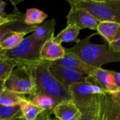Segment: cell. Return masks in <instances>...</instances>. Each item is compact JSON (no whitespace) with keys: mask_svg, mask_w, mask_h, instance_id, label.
I'll list each match as a JSON object with an SVG mask.
<instances>
[{"mask_svg":"<svg viewBox=\"0 0 120 120\" xmlns=\"http://www.w3.org/2000/svg\"><path fill=\"white\" fill-rule=\"evenodd\" d=\"M96 34L79 39L76 45L66 49L74 53L81 61L93 68H102V66L110 63H120V53L112 50L108 44H94L91 39Z\"/></svg>","mask_w":120,"mask_h":120,"instance_id":"1","label":"cell"},{"mask_svg":"<svg viewBox=\"0 0 120 120\" xmlns=\"http://www.w3.org/2000/svg\"><path fill=\"white\" fill-rule=\"evenodd\" d=\"M50 62H38L23 65L29 69L36 86V94L47 95L54 99L57 104L64 101H71L69 91L62 85L50 73Z\"/></svg>","mask_w":120,"mask_h":120,"instance_id":"2","label":"cell"},{"mask_svg":"<svg viewBox=\"0 0 120 120\" xmlns=\"http://www.w3.org/2000/svg\"><path fill=\"white\" fill-rule=\"evenodd\" d=\"M43 44L30 34L25 37L16 47L10 50H0V58L13 61L16 67L32 64L41 60L40 52Z\"/></svg>","mask_w":120,"mask_h":120,"instance_id":"3","label":"cell"},{"mask_svg":"<svg viewBox=\"0 0 120 120\" xmlns=\"http://www.w3.org/2000/svg\"><path fill=\"white\" fill-rule=\"evenodd\" d=\"M68 3L71 6L86 10L99 22L113 21L120 23V10L115 8L110 0H68Z\"/></svg>","mask_w":120,"mask_h":120,"instance_id":"4","label":"cell"},{"mask_svg":"<svg viewBox=\"0 0 120 120\" xmlns=\"http://www.w3.org/2000/svg\"><path fill=\"white\" fill-rule=\"evenodd\" d=\"M4 88L21 95L36 94V86L29 69L25 66L14 68L4 82Z\"/></svg>","mask_w":120,"mask_h":120,"instance_id":"5","label":"cell"},{"mask_svg":"<svg viewBox=\"0 0 120 120\" xmlns=\"http://www.w3.org/2000/svg\"><path fill=\"white\" fill-rule=\"evenodd\" d=\"M68 90L71 94V101L79 110L89 106L98 95L106 93L89 77L83 82L71 85Z\"/></svg>","mask_w":120,"mask_h":120,"instance_id":"6","label":"cell"},{"mask_svg":"<svg viewBox=\"0 0 120 120\" xmlns=\"http://www.w3.org/2000/svg\"><path fill=\"white\" fill-rule=\"evenodd\" d=\"M49 70L52 76L67 89L73 84L85 82L88 77L51 62Z\"/></svg>","mask_w":120,"mask_h":120,"instance_id":"7","label":"cell"},{"mask_svg":"<svg viewBox=\"0 0 120 120\" xmlns=\"http://www.w3.org/2000/svg\"><path fill=\"white\" fill-rule=\"evenodd\" d=\"M67 25H74L82 29L96 30L99 22L88 11L83 8L71 6L66 15Z\"/></svg>","mask_w":120,"mask_h":120,"instance_id":"8","label":"cell"},{"mask_svg":"<svg viewBox=\"0 0 120 120\" xmlns=\"http://www.w3.org/2000/svg\"><path fill=\"white\" fill-rule=\"evenodd\" d=\"M115 72V71L103 68H94L88 77L103 88L106 93H112L119 89Z\"/></svg>","mask_w":120,"mask_h":120,"instance_id":"9","label":"cell"},{"mask_svg":"<svg viewBox=\"0 0 120 120\" xmlns=\"http://www.w3.org/2000/svg\"><path fill=\"white\" fill-rule=\"evenodd\" d=\"M65 50L66 53L62 58L51 63L62 66L63 68L72 70L82 75L89 76L94 68L85 64L72 52L68 51L66 49H65Z\"/></svg>","mask_w":120,"mask_h":120,"instance_id":"10","label":"cell"},{"mask_svg":"<svg viewBox=\"0 0 120 120\" xmlns=\"http://www.w3.org/2000/svg\"><path fill=\"white\" fill-rule=\"evenodd\" d=\"M52 113L58 120H79L82 113L72 101L59 103L53 109Z\"/></svg>","mask_w":120,"mask_h":120,"instance_id":"11","label":"cell"},{"mask_svg":"<svg viewBox=\"0 0 120 120\" xmlns=\"http://www.w3.org/2000/svg\"><path fill=\"white\" fill-rule=\"evenodd\" d=\"M65 53V48L52 39L45 41L42 45L40 52V58L41 60L54 62L62 58Z\"/></svg>","mask_w":120,"mask_h":120,"instance_id":"12","label":"cell"},{"mask_svg":"<svg viewBox=\"0 0 120 120\" xmlns=\"http://www.w3.org/2000/svg\"><path fill=\"white\" fill-rule=\"evenodd\" d=\"M24 19L16 20L0 25V42L8 36L15 32L32 33L37 27V25L30 26L23 22Z\"/></svg>","mask_w":120,"mask_h":120,"instance_id":"13","label":"cell"},{"mask_svg":"<svg viewBox=\"0 0 120 120\" xmlns=\"http://www.w3.org/2000/svg\"><path fill=\"white\" fill-rule=\"evenodd\" d=\"M56 25V19L53 18L47 20L40 25L32 32L31 35L39 42L44 44L45 41L54 37V30Z\"/></svg>","mask_w":120,"mask_h":120,"instance_id":"14","label":"cell"},{"mask_svg":"<svg viewBox=\"0 0 120 120\" xmlns=\"http://www.w3.org/2000/svg\"><path fill=\"white\" fill-rule=\"evenodd\" d=\"M98 34L100 35L108 44H111L120 32V23L113 21L100 22L98 25Z\"/></svg>","mask_w":120,"mask_h":120,"instance_id":"15","label":"cell"},{"mask_svg":"<svg viewBox=\"0 0 120 120\" xmlns=\"http://www.w3.org/2000/svg\"><path fill=\"white\" fill-rule=\"evenodd\" d=\"M81 29L74 25H68L63 30H62L57 36L53 38L57 43L62 44L63 42H78L79 41V34Z\"/></svg>","mask_w":120,"mask_h":120,"instance_id":"16","label":"cell"},{"mask_svg":"<svg viewBox=\"0 0 120 120\" xmlns=\"http://www.w3.org/2000/svg\"><path fill=\"white\" fill-rule=\"evenodd\" d=\"M21 110L23 115V119L25 120H36L39 115L45 111L33 103H32L28 98H25L20 103Z\"/></svg>","mask_w":120,"mask_h":120,"instance_id":"17","label":"cell"},{"mask_svg":"<svg viewBox=\"0 0 120 120\" xmlns=\"http://www.w3.org/2000/svg\"><path fill=\"white\" fill-rule=\"evenodd\" d=\"M24 15L23 22L30 26L40 25L43 23L48 17V15L46 13L36 8H28Z\"/></svg>","mask_w":120,"mask_h":120,"instance_id":"18","label":"cell"},{"mask_svg":"<svg viewBox=\"0 0 120 120\" xmlns=\"http://www.w3.org/2000/svg\"><path fill=\"white\" fill-rule=\"evenodd\" d=\"M26 98L32 103L45 110L53 111V109L57 105L54 98L45 94H36L33 96H29Z\"/></svg>","mask_w":120,"mask_h":120,"instance_id":"19","label":"cell"},{"mask_svg":"<svg viewBox=\"0 0 120 120\" xmlns=\"http://www.w3.org/2000/svg\"><path fill=\"white\" fill-rule=\"evenodd\" d=\"M25 98V96L21 95L4 89L0 95V105L6 106L20 105Z\"/></svg>","mask_w":120,"mask_h":120,"instance_id":"20","label":"cell"},{"mask_svg":"<svg viewBox=\"0 0 120 120\" xmlns=\"http://www.w3.org/2000/svg\"><path fill=\"white\" fill-rule=\"evenodd\" d=\"M27 34V32H15L8 36L0 42V50H10L16 47L21 43Z\"/></svg>","mask_w":120,"mask_h":120,"instance_id":"21","label":"cell"},{"mask_svg":"<svg viewBox=\"0 0 120 120\" xmlns=\"http://www.w3.org/2000/svg\"><path fill=\"white\" fill-rule=\"evenodd\" d=\"M23 118L20 105L6 106L0 105V120H14Z\"/></svg>","mask_w":120,"mask_h":120,"instance_id":"22","label":"cell"},{"mask_svg":"<svg viewBox=\"0 0 120 120\" xmlns=\"http://www.w3.org/2000/svg\"><path fill=\"white\" fill-rule=\"evenodd\" d=\"M105 120H120V105L105 93Z\"/></svg>","mask_w":120,"mask_h":120,"instance_id":"23","label":"cell"},{"mask_svg":"<svg viewBox=\"0 0 120 120\" xmlns=\"http://www.w3.org/2000/svg\"><path fill=\"white\" fill-rule=\"evenodd\" d=\"M100 95L101 94L98 95L89 106L80 110L82 113V116L79 120H98L100 109Z\"/></svg>","mask_w":120,"mask_h":120,"instance_id":"24","label":"cell"},{"mask_svg":"<svg viewBox=\"0 0 120 120\" xmlns=\"http://www.w3.org/2000/svg\"><path fill=\"white\" fill-rule=\"evenodd\" d=\"M16 68V65L13 61L6 58H0V80L5 81Z\"/></svg>","mask_w":120,"mask_h":120,"instance_id":"25","label":"cell"},{"mask_svg":"<svg viewBox=\"0 0 120 120\" xmlns=\"http://www.w3.org/2000/svg\"><path fill=\"white\" fill-rule=\"evenodd\" d=\"M25 15L22 13L17 8H14L13 13H10L6 17H0V25L6 24L7 22L14 21L16 20H21V19H24Z\"/></svg>","mask_w":120,"mask_h":120,"instance_id":"26","label":"cell"},{"mask_svg":"<svg viewBox=\"0 0 120 120\" xmlns=\"http://www.w3.org/2000/svg\"><path fill=\"white\" fill-rule=\"evenodd\" d=\"M98 120H105V93L100 95V109Z\"/></svg>","mask_w":120,"mask_h":120,"instance_id":"27","label":"cell"},{"mask_svg":"<svg viewBox=\"0 0 120 120\" xmlns=\"http://www.w3.org/2000/svg\"><path fill=\"white\" fill-rule=\"evenodd\" d=\"M110 48L115 52L120 53V32L117 35L116 39L110 44H108Z\"/></svg>","mask_w":120,"mask_h":120,"instance_id":"28","label":"cell"},{"mask_svg":"<svg viewBox=\"0 0 120 120\" xmlns=\"http://www.w3.org/2000/svg\"><path fill=\"white\" fill-rule=\"evenodd\" d=\"M110 98L116 103L120 105V90H118L117 91L115 92H112V93H107Z\"/></svg>","mask_w":120,"mask_h":120,"instance_id":"29","label":"cell"},{"mask_svg":"<svg viewBox=\"0 0 120 120\" xmlns=\"http://www.w3.org/2000/svg\"><path fill=\"white\" fill-rule=\"evenodd\" d=\"M52 114V111H48V110H45L43 112H42L37 119L36 120H47L48 118L51 117V115Z\"/></svg>","mask_w":120,"mask_h":120,"instance_id":"30","label":"cell"},{"mask_svg":"<svg viewBox=\"0 0 120 120\" xmlns=\"http://www.w3.org/2000/svg\"><path fill=\"white\" fill-rule=\"evenodd\" d=\"M6 6V3L4 1L0 0V17H6L8 13L5 12V7Z\"/></svg>","mask_w":120,"mask_h":120,"instance_id":"31","label":"cell"},{"mask_svg":"<svg viewBox=\"0 0 120 120\" xmlns=\"http://www.w3.org/2000/svg\"><path fill=\"white\" fill-rule=\"evenodd\" d=\"M115 79L117 84V86L119 87V89H120V72H115ZM118 89V90H119Z\"/></svg>","mask_w":120,"mask_h":120,"instance_id":"32","label":"cell"},{"mask_svg":"<svg viewBox=\"0 0 120 120\" xmlns=\"http://www.w3.org/2000/svg\"><path fill=\"white\" fill-rule=\"evenodd\" d=\"M4 82L3 80H0V95L2 93V91L4 90Z\"/></svg>","mask_w":120,"mask_h":120,"instance_id":"33","label":"cell"},{"mask_svg":"<svg viewBox=\"0 0 120 120\" xmlns=\"http://www.w3.org/2000/svg\"><path fill=\"white\" fill-rule=\"evenodd\" d=\"M21 2H22V1H12V0L11 1V3L13 4L14 8H17V7H16L17 4H18L21 3Z\"/></svg>","mask_w":120,"mask_h":120,"instance_id":"34","label":"cell"},{"mask_svg":"<svg viewBox=\"0 0 120 120\" xmlns=\"http://www.w3.org/2000/svg\"><path fill=\"white\" fill-rule=\"evenodd\" d=\"M58 120L57 119H52L51 117H50V118H48V120Z\"/></svg>","mask_w":120,"mask_h":120,"instance_id":"35","label":"cell"},{"mask_svg":"<svg viewBox=\"0 0 120 120\" xmlns=\"http://www.w3.org/2000/svg\"><path fill=\"white\" fill-rule=\"evenodd\" d=\"M23 120V118H20V119H17V120Z\"/></svg>","mask_w":120,"mask_h":120,"instance_id":"36","label":"cell"},{"mask_svg":"<svg viewBox=\"0 0 120 120\" xmlns=\"http://www.w3.org/2000/svg\"><path fill=\"white\" fill-rule=\"evenodd\" d=\"M119 90H120V89H119ZM117 91H118V90H117Z\"/></svg>","mask_w":120,"mask_h":120,"instance_id":"37","label":"cell"}]
</instances>
